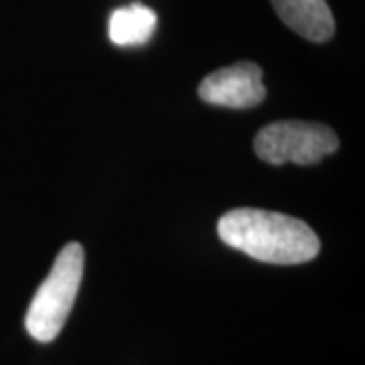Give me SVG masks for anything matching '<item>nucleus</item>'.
<instances>
[{"label": "nucleus", "instance_id": "39448f33", "mask_svg": "<svg viewBox=\"0 0 365 365\" xmlns=\"http://www.w3.org/2000/svg\"><path fill=\"white\" fill-rule=\"evenodd\" d=\"M276 14L300 37L325 43L335 33V19L325 0H270Z\"/></svg>", "mask_w": 365, "mask_h": 365}, {"label": "nucleus", "instance_id": "f03ea898", "mask_svg": "<svg viewBox=\"0 0 365 365\" xmlns=\"http://www.w3.org/2000/svg\"><path fill=\"white\" fill-rule=\"evenodd\" d=\"M83 278V248L79 244H67L59 252L49 276L29 304L25 327L29 335L41 343L53 341L66 325L73 309Z\"/></svg>", "mask_w": 365, "mask_h": 365}, {"label": "nucleus", "instance_id": "f257e3e1", "mask_svg": "<svg viewBox=\"0 0 365 365\" xmlns=\"http://www.w3.org/2000/svg\"><path fill=\"white\" fill-rule=\"evenodd\" d=\"M217 234L227 246L268 264H302L317 258L321 242L297 217L264 209H234L222 215Z\"/></svg>", "mask_w": 365, "mask_h": 365}, {"label": "nucleus", "instance_id": "20e7f679", "mask_svg": "<svg viewBox=\"0 0 365 365\" xmlns=\"http://www.w3.org/2000/svg\"><path fill=\"white\" fill-rule=\"evenodd\" d=\"M199 98L207 104L234 110L262 104L266 98V88L262 81L260 66L240 61L209 73L199 86Z\"/></svg>", "mask_w": 365, "mask_h": 365}, {"label": "nucleus", "instance_id": "423d86ee", "mask_svg": "<svg viewBox=\"0 0 365 365\" xmlns=\"http://www.w3.org/2000/svg\"><path fill=\"white\" fill-rule=\"evenodd\" d=\"M157 29V13L144 4L122 6L112 13L108 33L118 47H134L150 39Z\"/></svg>", "mask_w": 365, "mask_h": 365}, {"label": "nucleus", "instance_id": "7ed1b4c3", "mask_svg": "<svg viewBox=\"0 0 365 365\" xmlns=\"http://www.w3.org/2000/svg\"><path fill=\"white\" fill-rule=\"evenodd\" d=\"M339 148V138L325 124L284 120L264 126L254 138V150L270 165H314Z\"/></svg>", "mask_w": 365, "mask_h": 365}]
</instances>
